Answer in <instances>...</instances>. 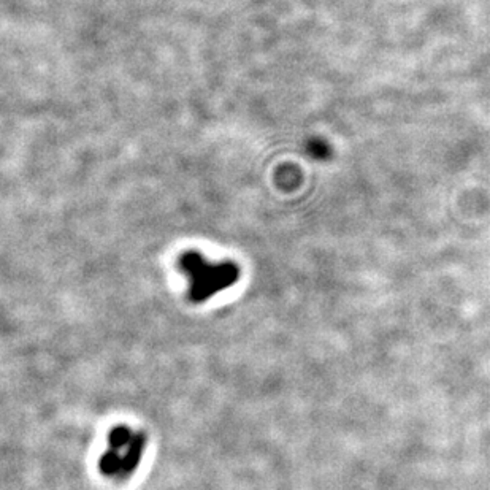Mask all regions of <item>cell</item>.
Wrapping results in <instances>:
<instances>
[{
  "label": "cell",
  "instance_id": "1",
  "mask_svg": "<svg viewBox=\"0 0 490 490\" xmlns=\"http://www.w3.org/2000/svg\"><path fill=\"white\" fill-rule=\"evenodd\" d=\"M179 268L189 279V297L192 301H205L238 279V268L232 262L213 264L196 251L186 252L179 259Z\"/></svg>",
  "mask_w": 490,
  "mask_h": 490
},
{
  "label": "cell",
  "instance_id": "2",
  "mask_svg": "<svg viewBox=\"0 0 490 490\" xmlns=\"http://www.w3.org/2000/svg\"><path fill=\"white\" fill-rule=\"evenodd\" d=\"M145 440L130 428H116L110 436V449L100 462L104 472L110 476H126L133 472L142 459Z\"/></svg>",
  "mask_w": 490,
  "mask_h": 490
}]
</instances>
